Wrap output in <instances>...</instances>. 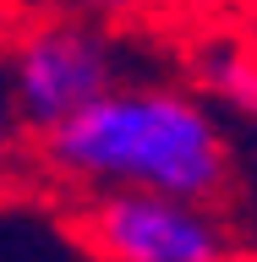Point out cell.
<instances>
[{
    "label": "cell",
    "instance_id": "obj_1",
    "mask_svg": "<svg viewBox=\"0 0 257 262\" xmlns=\"http://www.w3.org/2000/svg\"><path fill=\"white\" fill-rule=\"evenodd\" d=\"M38 164L66 196L164 191L219 202L235 180V147L203 93L153 77H121L71 120L38 131Z\"/></svg>",
    "mask_w": 257,
    "mask_h": 262
},
{
    "label": "cell",
    "instance_id": "obj_2",
    "mask_svg": "<svg viewBox=\"0 0 257 262\" xmlns=\"http://www.w3.org/2000/svg\"><path fill=\"white\" fill-rule=\"evenodd\" d=\"M121 77H126V60L104 16L33 11L0 33V88L11 98L22 131L33 137L88 110Z\"/></svg>",
    "mask_w": 257,
    "mask_h": 262
},
{
    "label": "cell",
    "instance_id": "obj_3",
    "mask_svg": "<svg viewBox=\"0 0 257 262\" xmlns=\"http://www.w3.org/2000/svg\"><path fill=\"white\" fill-rule=\"evenodd\" d=\"M82 246L98 262H230L235 241L213 202L164 191H98L71 208Z\"/></svg>",
    "mask_w": 257,
    "mask_h": 262
},
{
    "label": "cell",
    "instance_id": "obj_4",
    "mask_svg": "<svg viewBox=\"0 0 257 262\" xmlns=\"http://www.w3.org/2000/svg\"><path fill=\"white\" fill-rule=\"evenodd\" d=\"M203 93L230 104V115L257 120V44L252 38H219L203 55Z\"/></svg>",
    "mask_w": 257,
    "mask_h": 262
},
{
    "label": "cell",
    "instance_id": "obj_5",
    "mask_svg": "<svg viewBox=\"0 0 257 262\" xmlns=\"http://www.w3.org/2000/svg\"><path fill=\"white\" fill-rule=\"evenodd\" d=\"M22 120H16V110H11V98H6V88H0V180L16 169V153H22Z\"/></svg>",
    "mask_w": 257,
    "mask_h": 262
},
{
    "label": "cell",
    "instance_id": "obj_6",
    "mask_svg": "<svg viewBox=\"0 0 257 262\" xmlns=\"http://www.w3.org/2000/svg\"><path fill=\"white\" fill-rule=\"evenodd\" d=\"M131 0H38V11H77V16H115Z\"/></svg>",
    "mask_w": 257,
    "mask_h": 262
},
{
    "label": "cell",
    "instance_id": "obj_7",
    "mask_svg": "<svg viewBox=\"0 0 257 262\" xmlns=\"http://www.w3.org/2000/svg\"><path fill=\"white\" fill-rule=\"evenodd\" d=\"M252 44H257V28H252Z\"/></svg>",
    "mask_w": 257,
    "mask_h": 262
}]
</instances>
